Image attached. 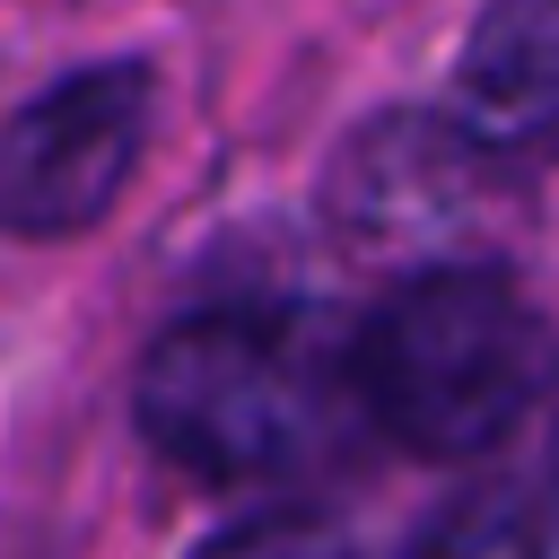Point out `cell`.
<instances>
[{
  "label": "cell",
  "instance_id": "5",
  "mask_svg": "<svg viewBox=\"0 0 559 559\" xmlns=\"http://www.w3.org/2000/svg\"><path fill=\"white\" fill-rule=\"evenodd\" d=\"M454 114L489 157H559V0H489L472 17Z\"/></svg>",
  "mask_w": 559,
  "mask_h": 559
},
{
  "label": "cell",
  "instance_id": "3",
  "mask_svg": "<svg viewBox=\"0 0 559 559\" xmlns=\"http://www.w3.org/2000/svg\"><path fill=\"white\" fill-rule=\"evenodd\" d=\"M148 140V61H96L52 79L9 114L0 140V210L17 236H70L105 218Z\"/></svg>",
  "mask_w": 559,
  "mask_h": 559
},
{
  "label": "cell",
  "instance_id": "7",
  "mask_svg": "<svg viewBox=\"0 0 559 559\" xmlns=\"http://www.w3.org/2000/svg\"><path fill=\"white\" fill-rule=\"evenodd\" d=\"M192 559H358V542L314 507H262V515L218 524L210 542H192Z\"/></svg>",
  "mask_w": 559,
  "mask_h": 559
},
{
  "label": "cell",
  "instance_id": "2",
  "mask_svg": "<svg viewBox=\"0 0 559 559\" xmlns=\"http://www.w3.org/2000/svg\"><path fill=\"white\" fill-rule=\"evenodd\" d=\"M131 419L192 480H280L323 437V384L271 314H183L131 376Z\"/></svg>",
  "mask_w": 559,
  "mask_h": 559
},
{
  "label": "cell",
  "instance_id": "4",
  "mask_svg": "<svg viewBox=\"0 0 559 559\" xmlns=\"http://www.w3.org/2000/svg\"><path fill=\"white\" fill-rule=\"evenodd\" d=\"M489 166L498 157L463 131V114H376L341 140L323 175V210L367 245H419L472 210Z\"/></svg>",
  "mask_w": 559,
  "mask_h": 559
},
{
  "label": "cell",
  "instance_id": "6",
  "mask_svg": "<svg viewBox=\"0 0 559 559\" xmlns=\"http://www.w3.org/2000/svg\"><path fill=\"white\" fill-rule=\"evenodd\" d=\"M402 559H542V524H533L524 498L472 489V498L437 507V515L402 542Z\"/></svg>",
  "mask_w": 559,
  "mask_h": 559
},
{
  "label": "cell",
  "instance_id": "8",
  "mask_svg": "<svg viewBox=\"0 0 559 559\" xmlns=\"http://www.w3.org/2000/svg\"><path fill=\"white\" fill-rule=\"evenodd\" d=\"M550 480H559V445H550Z\"/></svg>",
  "mask_w": 559,
  "mask_h": 559
},
{
  "label": "cell",
  "instance_id": "1",
  "mask_svg": "<svg viewBox=\"0 0 559 559\" xmlns=\"http://www.w3.org/2000/svg\"><path fill=\"white\" fill-rule=\"evenodd\" d=\"M559 341L542 306L498 280V271H419L402 280L349 349L358 411L428 454V463H472L524 428V411L550 393Z\"/></svg>",
  "mask_w": 559,
  "mask_h": 559
}]
</instances>
